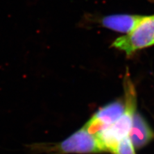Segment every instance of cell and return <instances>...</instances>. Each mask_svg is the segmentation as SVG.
Here are the masks:
<instances>
[{"instance_id":"cell-1","label":"cell","mask_w":154,"mask_h":154,"mask_svg":"<svg viewBox=\"0 0 154 154\" xmlns=\"http://www.w3.org/2000/svg\"><path fill=\"white\" fill-rule=\"evenodd\" d=\"M124 113L117 122L105 127L95 134L106 152H111L120 140L129 136L132 128L133 117L136 110L137 96L136 89L128 73L124 79Z\"/></svg>"},{"instance_id":"cell-2","label":"cell","mask_w":154,"mask_h":154,"mask_svg":"<svg viewBox=\"0 0 154 154\" xmlns=\"http://www.w3.org/2000/svg\"><path fill=\"white\" fill-rule=\"evenodd\" d=\"M47 149L54 154H93L106 152L96 135L89 132L84 126L64 141Z\"/></svg>"},{"instance_id":"cell-3","label":"cell","mask_w":154,"mask_h":154,"mask_svg":"<svg viewBox=\"0 0 154 154\" xmlns=\"http://www.w3.org/2000/svg\"><path fill=\"white\" fill-rule=\"evenodd\" d=\"M154 45V15L143 16L133 30L116 39L112 46L127 55Z\"/></svg>"},{"instance_id":"cell-4","label":"cell","mask_w":154,"mask_h":154,"mask_svg":"<svg viewBox=\"0 0 154 154\" xmlns=\"http://www.w3.org/2000/svg\"><path fill=\"white\" fill-rule=\"evenodd\" d=\"M125 110L124 101H115L100 109L84 127L89 132L96 134L105 127L117 122L124 113Z\"/></svg>"},{"instance_id":"cell-5","label":"cell","mask_w":154,"mask_h":154,"mask_svg":"<svg viewBox=\"0 0 154 154\" xmlns=\"http://www.w3.org/2000/svg\"><path fill=\"white\" fill-rule=\"evenodd\" d=\"M134 148H141L154 138V132L142 116L135 112L131 132L129 134Z\"/></svg>"},{"instance_id":"cell-6","label":"cell","mask_w":154,"mask_h":154,"mask_svg":"<svg viewBox=\"0 0 154 154\" xmlns=\"http://www.w3.org/2000/svg\"><path fill=\"white\" fill-rule=\"evenodd\" d=\"M143 16L131 14H114L101 19L100 23L103 27L120 33H128L136 26Z\"/></svg>"},{"instance_id":"cell-7","label":"cell","mask_w":154,"mask_h":154,"mask_svg":"<svg viewBox=\"0 0 154 154\" xmlns=\"http://www.w3.org/2000/svg\"><path fill=\"white\" fill-rule=\"evenodd\" d=\"M113 154H136L129 136L120 140L111 152Z\"/></svg>"}]
</instances>
